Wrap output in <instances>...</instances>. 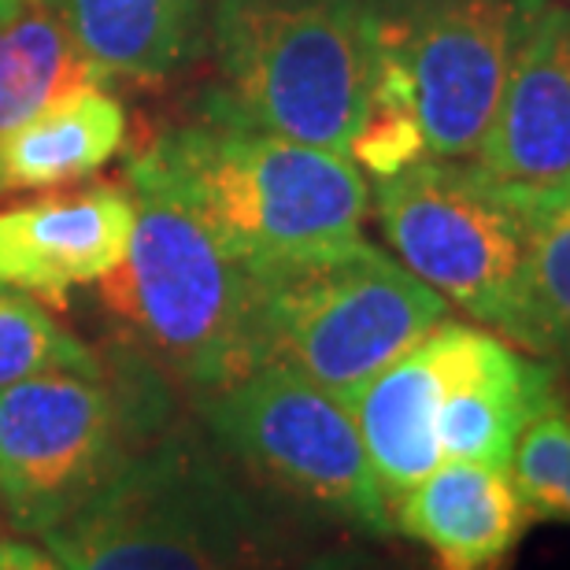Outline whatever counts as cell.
<instances>
[{
	"mask_svg": "<svg viewBox=\"0 0 570 570\" xmlns=\"http://www.w3.org/2000/svg\"><path fill=\"white\" fill-rule=\"evenodd\" d=\"M541 0H371L374 60L415 94L426 153L474 159Z\"/></svg>",
	"mask_w": 570,
	"mask_h": 570,
	"instance_id": "9c48e42d",
	"label": "cell"
},
{
	"mask_svg": "<svg viewBox=\"0 0 570 570\" xmlns=\"http://www.w3.org/2000/svg\"><path fill=\"white\" fill-rule=\"evenodd\" d=\"M430 341L441 367V455L508 471L530 419L563 401L560 374L541 356H522L489 330L452 318L430 330Z\"/></svg>",
	"mask_w": 570,
	"mask_h": 570,
	"instance_id": "30bf717a",
	"label": "cell"
},
{
	"mask_svg": "<svg viewBox=\"0 0 570 570\" xmlns=\"http://www.w3.org/2000/svg\"><path fill=\"white\" fill-rule=\"evenodd\" d=\"M511 485L530 522H570V404L567 396L530 419L511 452Z\"/></svg>",
	"mask_w": 570,
	"mask_h": 570,
	"instance_id": "ffe728a7",
	"label": "cell"
},
{
	"mask_svg": "<svg viewBox=\"0 0 570 570\" xmlns=\"http://www.w3.org/2000/svg\"><path fill=\"white\" fill-rule=\"evenodd\" d=\"M371 204L385 242L415 278L544 360L522 186L471 159L423 156L379 178Z\"/></svg>",
	"mask_w": 570,
	"mask_h": 570,
	"instance_id": "5b68a950",
	"label": "cell"
},
{
	"mask_svg": "<svg viewBox=\"0 0 570 570\" xmlns=\"http://www.w3.org/2000/svg\"><path fill=\"white\" fill-rule=\"evenodd\" d=\"M153 363L134 379L41 374L0 390V504L41 533L82 508L134 444L164 426V390H148Z\"/></svg>",
	"mask_w": 570,
	"mask_h": 570,
	"instance_id": "ba28073f",
	"label": "cell"
},
{
	"mask_svg": "<svg viewBox=\"0 0 570 570\" xmlns=\"http://www.w3.org/2000/svg\"><path fill=\"white\" fill-rule=\"evenodd\" d=\"M393 530L415 541L438 570H511L530 515L497 466H438L390 508Z\"/></svg>",
	"mask_w": 570,
	"mask_h": 570,
	"instance_id": "4fadbf2b",
	"label": "cell"
},
{
	"mask_svg": "<svg viewBox=\"0 0 570 570\" xmlns=\"http://www.w3.org/2000/svg\"><path fill=\"white\" fill-rule=\"evenodd\" d=\"M296 570H412L404 563H393V560H382L374 552H363V549H326L312 556V560H301Z\"/></svg>",
	"mask_w": 570,
	"mask_h": 570,
	"instance_id": "44dd1931",
	"label": "cell"
},
{
	"mask_svg": "<svg viewBox=\"0 0 570 570\" xmlns=\"http://www.w3.org/2000/svg\"><path fill=\"white\" fill-rule=\"evenodd\" d=\"M41 544L63 570H296L282 515L197 430L141 438Z\"/></svg>",
	"mask_w": 570,
	"mask_h": 570,
	"instance_id": "7a4b0ae2",
	"label": "cell"
},
{
	"mask_svg": "<svg viewBox=\"0 0 570 570\" xmlns=\"http://www.w3.org/2000/svg\"><path fill=\"white\" fill-rule=\"evenodd\" d=\"M130 186L159 189L242 264L360 237L371 208L352 156L304 145L242 116L219 89L127 164Z\"/></svg>",
	"mask_w": 570,
	"mask_h": 570,
	"instance_id": "6da1fadb",
	"label": "cell"
},
{
	"mask_svg": "<svg viewBox=\"0 0 570 570\" xmlns=\"http://www.w3.org/2000/svg\"><path fill=\"white\" fill-rule=\"evenodd\" d=\"M22 4H30V0H0V19H11Z\"/></svg>",
	"mask_w": 570,
	"mask_h": 570,
	"instance_id": "603a6c76",
	"label": "cell"
},
{
	"mask_svg": "<svg viewBox=\"0 0 570 570\" xmlns=\"http://www.w3.org/2000/svg\"><path fill=\"white\" fill-rule=\"evenodd\" d=\"M438 404L441 367L430 334L348 401L390 508L444 460L438 444Z\"/></svg>",
	"mask_w": 570,
	"mask_h": 570,
	"instance_id": "9a60e30c",
	"label": "cell"
},
{
	"mask_svg": "<svg viewBox=\"0 0 570 570\" xmlns=\"http://www.w3.org/2000/svg\"><path fill=\"white\" fill-rule=\"evenodd\" d=\"M138 200L130 186H82L0 208V282L63 304L108 278L130 253Z\"/></svg>",
	"mask_w": 570,
	"mask_h": 570,
	"instance_id": "8fae6325",
	"label": "cell"
},
{
	"mask_svg": "<svg viewBox=\"0 0 570 570\" xmlns=\"http://www.w3.org/2000/svg\"><path fill=\"white\" fill-rule=\"evenodd\" d=\"M127 141V111L105 86L75 89L0 134V193L94 178Z\"/></svg>",
	"mask_w": 570,
	"mask_h": 570,
	"instance_id": "2e32d148",
	"label": "cell"
},
{
	"mask_svg": "<svg viewBox=\"0 0 570 570\" xmlns=\"http://www.w3.org/2000/svg\"><path fill=\"white\" fill-rule=\"evenodd\" d=\"M0 570H63L52 552H41L22 541H0Z\"/></svg>",
	"mask_w": 570,
	"mask_h": 570,
	"instance_id": "7402d4cb",
	"label": "cell"
},
{
	"mask_svg": "<svg viewBox=\"0 0 570 570\" xmlns=\"http://www.w3.org/2000/svg\"><path fill=\"white\" fill-rule=\"evenodd\" d=\"M130 193L138 200L130 253L97 282L108 312L134 330L148 363L193 396L259 367L248 264L159 189L130 186Z\"/></svg>",
	"mask_w": 570,
	"mask_h": 570,
	"instance_id": "277c9868",
	"label": "cell"
},
{
	"mask_svg": "<svg viewBox=\"0 0 570 570\" xmlns=\"http://www.w3.org/2000/svg\"><path fill=\"white\" fill-rule=\"evenodd\" d=\"M100 374L105 360L75 337L38 296L0 282V390L41 374Z\"/></svg>",
	"mask_w": 570,
	"mask_h": 570,
	"instance_id": "d6986e66",
	"label": "cell"
},
{
	"mask_svg": "<svg viewBox=\"0 0 570 570\" xmlns=\"http://www.w3.org/2000/svg\"><path fill=\"white\" fill-rule=\"evenodd\" d=\"M105 82H164L208 52L212 0H56Z\"/></svg>",
	"mask_w": 570,
	"mask_h": 570,
	"instance_id": "5bb4252c",
	"label": "cell"
},
{
	"mask_svg": "<svg viewBox=\"0 0 570 570\" xmlns=\"http://www.w3.org/2000/svg\"><path fill=\"white\" fill-rule=\"evenodd\" d=\"M563 4H570V0H563Z\"/></svg>",
	"mask_w": 570,
	"mask_h": 570,
	"instance_id": "cb8c5ba5",
	"label": "cell"
},
{
	"mask_svg": "<svg viewBox=\"0 0 570 570\" xmlns=\"http://www.w3.org/2000/svg\"><path fill=\"white\" fill-rule=\"evenodd\" d=\"M208 52L242 116L348 156L371 100V0H212Z\"/></svg>",
	"mask_w": 570,
	"mask_h": 570,
	"instance_id": "8992f818",
	"label": "cell"
},
{
	"mask_svg": "<svg viewBox=\"0 0 570 570\" xmlns=\"http://www.w3.org/2000/svg\"><path fill=\"white\" fill-rule=\"evenodd\" d=\"M208 438L296 508L318 511L367 538H390L393 515L363 449L352 407L301 371L259 363L197 396Z\"/></svg>",
	"mask_w": 570,
	"mask_h": 570,
	"instance_id": "52a82bcc",
	"label": "cell"
},
{
	"mask_svg": "<svg viewBox=\"0 0 570 570\" xmlns=\"http://www.w3.org/2000/svg\"><path fill=\"white\" fill-rule=\"evenodd\" d=\"M530 223V282L544 360L570 371V186H522Z\"/></svg>",
	"mask_w": 570,
	"mask_h": 570,
	"instance_id": "ac0fdd59",
	"label": "cell"
},
{
	"mask_svg": "<svg viewBox=\"0 0 570 570\" xmlns=\"http://www.w3.org/2000/svg\"><path fill=\"white\" fill-rule=\"evenodd\" d=\"M474 164L515 186H570V4L527 22Z\"/></svg>",
	"mask_w": 570,
	"mask_h": 570,
	"instance_id": "7c38bea8",
	"label": "cell"
},
{
	"mask_svg": "<svg viewBox=\"0 0 570 570\" xmlns=\"http://www.w3.org/2000/svg\"><path fill=\"white\" fill-rule=\"evenodd\" d=\"M108 86L56 0H30L0 19V134L75 89Z\"/></svg>",
	"mask_w": 570,
	"mask_h": 570,
	"instance_id": "e0dca14e",
	"label": "cell"
},
{
	"mask_svg": "<svg viewBox=\"0 0 570 570\" xmlns=\"http://www.w3.org/2000/svg\"><path fill=\"white\" fill-rule=\"evenodd\" d=\"M259 363H282L352 401L430 330L449 301L363 237L248 264Z\"/></svg>",
	"mask_w": 570,
	"mask_h": 570,
	"instance_id": "3957f363",
	"label": "cell"
}]
</instances>
